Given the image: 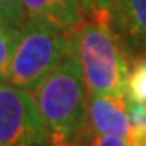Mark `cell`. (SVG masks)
<instances>
[{"label":"cell","instance_id":"1","mask_svg":"<svg viewBox=\"0 0 146 146\" xmlns=\"http://www.w3.org/2000/svg\"><path fill=\"white\" fill-rule=\"evenodd\" d=\"M50 146H63L89 138L88 86L76 57L70 54L33 91Z\"/></svg>","mask_w":146,"mask_h":146},{"label":"cell","instance_id":"2","mask_svg":"<svg viewBox=\"0 0 146 146\" xmlns=\"http://www.w3.org/2000/svg\"><path fill=\"white\" fill-rule=\"evenodd\" d=\"M72 54L83 70L88 94L127 98L130 60L112 28L107 8H94L72 31Z\"/></svg>","mask_w":146,"mask_h":146},{"label":"cell","instance_id":"3","mask_svg":"<svg viewBox=\"0 0 146 146\" xmlns=\"http://www.w3.org/2000/svg\"><path fill=\"white\" fill-rule=\"evenodd\" d=\"M70 54L72 31L60 29L47 21L28 20L21 28L15 54L3 80L33 93Z\"/></svg>","mask_w":146,"mask_h":146},{"label":"cell","instance_id":"4","mask_svg":"<svg viewBox=\"0 0 146 146\" xmlns=\"http://www.w3.org/2000/svg\"><path fill=\"white\" fill-rule=\"evenodd\" d=\"M49 145L46 125L31 91L0 80V146Z\"/></svg>","mask_w":146,"mask_h":146},{"label":"cell","instance_id":"5","mask_svg":"<svg viewBox=\"0 0 146 146\" xmlns=\"http://www.w3.org/2000/svg\"><path fill=\"white\" fill-rule=\"evenodd\" d=\"M107 11L127 58L146 57V0H114Z\"/></svg>","mask_w":146,"mask_h":146},{"label":"cell","instance_id":"6","mask_svg":"<svg viewBox=\"0 0 146 146\" xmlns=\"http://www.w3.org/2000/svg\"><path fill=\"white\" fill-rule=\"evenodd\" d=\"M28 20L47 21L54 26L73 31L94 10L93 0H23Z\"/></svg>","mask_w":146,"mask_h":146},{"label":"cell","instance_id":"7","mask_svg":"<svg viewBox=\"0 0 146 146\" xmlns=\"http://www.w3.org/2000/svg\"><path fill=\"white\" fill-rule=\"evenodd\" d=\"M89 125L94 133L99 135H117L130 140L131 128L128 102L125 99H117L102 94H88Z\"/></svg>","mask_w":146,"mask_h":146},{"label":"cell","instance_id":"8","mask_svg":"<svg viewBox=\"0 0 146 146\" xmlns=\"http://www.w3.org/2000/svg\"><path fill=\"white\" fill-rule=\"evenodd\" d=\"M127 99L146 106V57L131 62L127 81Z\"/></svg>","mask_w":146,"mask_h":146},{"label":"cell","instance_id":"9","mask_svg":"<svg viewBox=\"0 0 146 146\" xmlns=\"http://www.w3.org/2000/svg\"><path fill=\"white\" fill-rule=\"evenodd\" d=\"M20 34V28L8 26L3 23L0 25V80L7 76V72H8V67L11 63L13 54H15Z\"/></svg>","mask_w":146,"mask_h":146},{"label":"cell","instance_id":"10","mask_svg":"<svg viewBox=\"0 0 146 146\" xmlns=\"http://www.w3.org/2000/svg\"><path fill=\"white\" fill-rule=\"evenodd\" d=\"M0 11L3 18V25L21 29L28 23V15L23 7V0H0Z\"/></svg>","mask_w":146,"mask_h":146},{"label":"cell","instance_id":"11","mask_svg":"<svg viewBox=\"0 0 146 146\" xmlns=\"http://www.w3.org/2000/svg\"><path fill=\"white\" fill-rule=\"evenodd\" d=\"M91 146H130L128 141L117 135H99L94 133Z\"/></svg>","mask_w":146,"mask_h":146},{"label":"cell","instance_id":"12","mask_svg":"<svg viewBox=\"0 0 146 146\" xmlns=\"http://www.w3.org/2000/svg\"><path fill=\"white\" fill-rule=\"evenodd\" d=\"M128 145L130 146H146V125H133Z\"/></svg>","mask_w":146,"mask_h":146},{"label":"cell","instance_id":"13","mask_svg":"<svg viewBox=\"0 0 146 146\" xmlns=\"http://www.w3.org/2000/svg\"><path fill=\"white\" fill-rule=\"evenodd\" d=\"M114 0H93L94 8H107Z\"/></svg>","mask_w":146,"mask_h":146},{"label":"cell","instance_id":"14","mask_svg":"<svg viewBox=\"0 0 146 146\" xmlns=\"http://www.w3.org/2000/svg\"><path fill=\"white\" fill-rule=\"evenodd\" d=\"M3 23V18H2V11H0V25Z\"/></svg>","mask_w":146,"mask_h":146},{"label":"cell","instance_id":"15","mask_svg":"<svg viewBox=\"0 0 146 146\" xmlns=\"http://www.w3.org/2000/svg\"><path fill=\"white\" fill-rule=\"evenodd\" d=\"M46 146H50V145H46Z\"/></svg>","mask_w":146,"mask_h":146}]
</instances>
